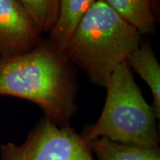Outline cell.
<instances>
[{
	"mask_svg": "<svg viewBox=\"0 0 160 160\" xmlns=\"http://www.w3.org/2000/svg\"><path fill=\"white\" fill-rule=\"evenodd\" d=\"M76 67L50 40L31 51L0 60V96L34 103L58 126H69L78 106Z\"/></svg>",
	"mask_w": 160,
	"mask_h": 160,
	"instance_id": "obj_1",
	"label": "cell"
},
{
	"mask_svg": "<svg viewBox=\"0 0 160 160\" xmlns=\"http://www.w3.org/2000/svg\"><path fill=\"white\" fill-rule=\"evenodd\" d=\"M142 43V35L104 0H96L81 19L64 54L92 84L105 87L111 73Z\"/></svg>",
	"mask_w": 160,
	"mask_h": 160,
	"instance_id": "obj_2",
	"label": "cell"
},
{
	"mask_svg": "<svg viewBox=\"0 0 160 160\" xmlns=\"http://www.w3.org/2000/svg\"><path fill=\"white\" fill-rule=\"evenodd\" d=\"M107 95L95 124L82 135L89 142L99 138L126 144L159 147L158 117L143 97L126 62L113 70L106 84Z\"/></svg>",
	"mask_w": 160,
	"mask_h": 160,
	"instance_id": "obj_3",
	"label": "cell"
},
{
	"mask_svg": "<svg viewBox=\"0 0 160 160\" xmlns=\"http://www.w3.org/2000/svg\"><path fill=\"white\" fill-rule=\"evenodd\" d=\"M0 160H95L89 142L70 126L43 117L21 144L0 146Z\"/></svg>",
	"mask_w": 160,
	"mask_h": 160,
	"instance_id": "obj_4",
	"label": "cell"
},
{
	"mask_svg": "<svg viewBox=\"0 0 160 160\" xmlns=\"http://www.w3.org/2000/svg\"><path fill=\"white\" fill-rule=\"evenodd\" d=\"M41 34L18 0H0V60L31 51Z\"/></svg>",
	"mask_w": 160,
	"mask_h": 160,
	"instance_id": "obj_5",
	"label": "cell"
},
{
	"mask_svg": "<svg viewBox=\"0 0 160 160\" xmlns=\"http://www.w3.org/2000/svg\"><path fill=\"white\" fill-rule=\"evenodd\" d=\"M96 0H59L56 22L50 31V41L63 52L75 29Z\"/></svg>",
	"mask_w": 160,
	"mask_h": 160,
	"instance_id": "obj_6",
	"label": "cell"
},
{
	"mask_svg": "<svg viewBox=\"0 0 160 160\" xmlns=\"http://www.w3.org/2000/svg\"><path fill=\"white\" fill-rule=\"evenodd\" d=\"M129 67L147 84L153 96V109L160 117V64L149 44L141 43L126 59Z\"/></svg>",
	"mask_w": 160,
	"mask_h": 160,
	"instance_id": "obj_7",
	"label": "cell"
},
{
	"mask_svg": "<svg viewBox=\"0 0 160 160\" xmlns=\"http://www.w3.org/2000/svg\"><path fill=\"white\" fill-rule=\"evenodd\" d=\"M95 160H160L159 147H146L99 138L89 142Z\"/></svg>",
	"mask_w": 160,
	"mask_h": 160,
	"instance_id": "obj_8",
	"label": "cell"
},
{
	"mask_svg": "<svg viewBox=\"0 0 160 160\" xmlns=\"http://www.w3.org/2000/svg\"><path fill=\"white\" fill-rule=\"evenodd\" d=\"M126 22L142 34L155 29L151 0H104Z\"/></svg>",
	"mask_w": 160,
	"mask_h": 160,
	"instance_id": "obj_9",
	"label": "cell"
},
{
	"mask_svg": "<svg viewBox=\"0 0 160 160\" xmlns=\"http://www.w3.org/2000/svg\"><path fill=\"white\" fill-rule=\"evenodd\" d=\"M41 33L50 32L56 22L59 0H18Z\"/></svg>",
	"mask_w": 160,
	"mask_h": 160,
	"instance_id": "obj_10",
	"label": "cell"
}]
</instances>
